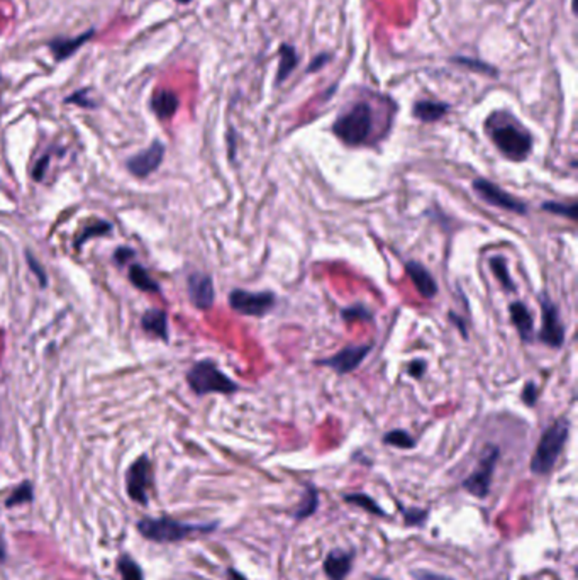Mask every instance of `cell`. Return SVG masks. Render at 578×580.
Returning <instances> with one entry per match:
<instances>
[{"instance_id":"6da1fadb","label":"cell","mask_w":578,"mask_h":580,"mask_svg":"<svg viewBox=\"0 0 578 580\" xmlns=\"http://www.w3.org/2000/svg\"><path fill=\"white\" fill-rule=\"evenodd\" d=\"M487 129L502 155L514 161L528 158L533 148V137L516 119L501 112L494 114L487 122Z\"/></svg>"},{"instance_id":"7a4b0ae2","label":"cell","mask_w":578,"mask_h":580,"mask_svg":"<svg viewBox=\"0 0 578 580\" xmlns=\"http://www.w3.org/2000/svg\"><path fill=\"white\" fill-rule=\"evenodd\" d=\"M568 433L570 421L567 417H560L546 428L531 459V472L534 475H548L555 468L568 440Z\"/></svg>"},{"instance_id":"3957f363","label":"cell","mask_w":578,"mask_h":580,"mask_svg":"<svg viewBox=\"0 0 578 580\" xmlns=\"http://www.w3.org/2000/svg\"><path fill=\"white\" fill-rule=\"evenodd\" d=\"M138 530L144 538L158 543H173L188 538L195 533H209L216 530V523L209 524H188L180 523L172 518L142 519L138 523Z\"/></svg>"},{"instance_id":"277c9868","label":"cell","mask_w":578,"mask_h":580,"mask_svg":"<svg viewBox=\"0 0 578 580\" xmlns=\"http://www.w3.org/2000/svg\"><path fill=\"white\" fill-rule=\"evenodd\" d=\"M373 129V112L365 102H358L344 112L332 126V133L350 146H358L370 137Z\"/></svg>"},{"instance_id":"5b68a950","label":"cell","mask_w":578,"mask_h":580,"mask_svg":"<svg viewBox=\"0 0 578 580\" xmlns=\"http://www.w3.org/2000/svg\"><path fill=\"white\" fill-rule=\"evenodd\" d=\"M187 382L190 389L197 396H205V394L219 392V394H232L239 389V385L228 375L221 372L216 366V363L211 360H204L195 363L187 373Z\"/></svg>"},{"instance_id":"8992f818","label":"cell","mask_w":578,"mask_h":580,"mask_svg":"<svg viewBox=\"0 0 578 580\" xmlns=\"http://www.w3.org/2000/svg\"><path fill=\"white\" fill-rule=\"evenodd\" d=\"M498 456H501V449L496 445H489L485 448L484 455H482L480 461H478L477 468H475L472 475H468L463 482V489L470 494L478 497V499H485L490 492V485H492V477L496 472V465Z\"/></svg>"},{"instance_id":"52a82bcc","label":"cell","mask_w":578,"mask_h":580,"mask_svg":"<svg viewBox=\"0 0 578 580\" xmlns=\"http://www.w3.org/2000/svg\"><path fill=\"white\" fill-rule=\"evenodd\" d=\"M276 302V295L273 292H246L243 289H235L229 294V306L236 313L243 315H251V318H263L265 314L270 313Z\"/></svg>"},{"instance_id":"ba28073f","label":"cell","mask_w":578,"mask_h":580,"mask_svg":"<svg viewBox=\"0 0 578 580\" xmlns=\"http://www.w3.org/2000/svg\"><path fill=\"white\" fill-rule=\"evenodd\" d=\"M473 191L489 206L505 209V211L516 212V214H528V204L516 199V197H512L505 191H502L501 187H497L490 180L477 179L473 181Z\"/></svg>"},{"instance_id":"9c48e42d","label":"cell","mask_w":578,"mask_h":580,"mask_svg":"<svg viewBox=\"0 0 578 580\" xmlns=\"http://www.w3.org/2000/svg\"><path fill=\"white\" fill-rule=\"evenodd\" d=\"M540 301L543 326H541V333L538 334V339L543 341L544 345L551 346V348H561L565 341V326L560 319V313L546 294L540 295Z\"/></svg>"},{"instance_id":"30bf717a","label":"cell","mask_w":578,"mask_h":580,"mask_svg":"<svg viewBox=\"0 0 578 580\" xmlns=\"http://www.w3.org/2000/svg\"><path fill=\"white\" fill-rule=\"evenodd\" d=\"M151 485V465L146 456L134 461L126 475V487L131 499L140 504H146L148 500V489Z\"/></svg>"},{"instance_id":"8fae6325","label":"cell","mask_w":578,"mask_h":580,"mask_svg":"<svg viewBox=\"0 0 578 580\" xmlns=\"http://www.w3.org/2000/svg\"><path fill=\"white\" fill-rule=\"evenodd\" d=\"M371 351V345H351L343 348L339 353L332 355L329 358H324V360L316 362V365L329 366V369L336 370L339 375L350 373L353 370L358 369L362 365V362L365 360L366 355Z\"/></svg>"},{"instance_id":"7c38bea8","label":"cell","mask_w":578,"mask_h":580,"mask_svg":"<svg viewBox=\"0 0 578 580\" xmlns=\"http://www.w3.org/2000/svg\"><path fill=\"white\" fill-rule=\"evenodd\" d=\"M165 156V146L160 143V141H154V143L146 148L144 151L138 153V155L131 156L128 160V170L133 173L134 177H140V179H144L149 173H153L154 170L161 165Z\"/></svg>"},{"instance_id":"4fadbf2b","label":"cell","mask_w":578,"mask_h":580,"mask_svg":"<svg viewBox=\"0 0 578 580\" xmlns=\"http://www.w3.org/2000/svg\"><path fill=\"white\" fill-rule=\"evenodd\" d=\"M188 295L195 307L199 309H211L216 294H214V282L209 275L195 272L188 277Z\"/></svg>"},{"instance_id":"5bb4252c","label":"cell","mask_w":578,"mask_h":580,"mask_svg":"<svg viewBox=\"0 0 578 580\" xmlns=\"http://www.w3.org/2000/svg\"><path fill=\"white\" fill-rule=\"evenodd\" d=\"M406 272L410 277V280H413L415 289H417V292L422 295V297L433 299L434 295L438 294L436 280L433 278V275H431L429 272H427V268L422 267L421 263L407 262Z\"/></svg>"},{"instance_id":"9a60e30c","label":"cell","mask_w":578,"mask_h":580,"mask_svg":"<svg viewBox=\"0 0 578 580\" xmlns=\"http://www.w3.org/2000/svg\"><path fill=\"white\" fill-rule=\"evenodd\" d=\"M353 553L344 550H332L324 560V574L329 580H344L351 572Z\"/></svg>"},{"instance_id":"2e32d148","label":"cell","mask_w":578,"mask_h":580,"mask_svg":"<svg viewBox=\"0 0 578 580\" xmlns=\"http://www.w3.org/2000/svg\"><path fill=\"white\" fill-rule=\"evenodd\" d=\"M510 321L516 326L517 333H519L521 339L524 343H531L534 339V321L533 315L529 313L528 306L524 302H512L509 306Z\"/></svg>"},{"instance_id":"e0dca14e","label":"cell","mask_w":578,"mask_h":580,"mask_svg":"<svg viewBox=\"0 0 578 580\" xmlns=\"http://www.w3.org/2000/svg\"><path fill=\"white\" fill-rule=\"evenodd\" d=\"M94 33H95L94 29H89L87 33L80 34V36L75 39H61V38L53 39V41H51L47 46H50L54 60L63 61V60H66V58H70L71 54L77 53V50L80 48V46L85 45V43H89L90 38L94 36Z\"/></svg>"},{"instance_id":"ac0fdd59","label":"cell","mask_w":578,"mask_h":580,"mask_svg":"<svg viewBox=\"0 0 578 580\" xmlns=\"http://www.w3.org/2000/svg\"><path fill=\"white\" fill-rule=\"evenodd\" d=\"M178 97L170 90H160L151 98V109L160 119H170L178 109Z\"/></svg>"},{"instance_id":"d6986e66","label":"cell","mask_w":578,"mask_h":580,"mask_svg":"<svg viewBox=\"0 0 578 580\" xmlns=\"http://www.w3.org/2000/svg\"><path fill=\"white\" fill-rule=\"evenodd\" d=\"M142 327H144L148 333L154 334V336L161 339H168V321H166V314L160 309H151L148 311L144 315H142L141 321Z\"/></svg>"},{"instance_id":"ffe728a7","label":"cell","mask_w":578,"mask_h":580,"mask_svg":"<svg viewBox=\"0 0 578 580\" xmlns=\"http://www.w3.org/2000/svg\"><path fill=\"white\" fill-rule=\"evenodd\" d=\"M448 112V104L433 101H421L414 105V116L424 122H434L441 119Z\"/></svg>"},{"instance_id":"44dd1931","label":"cell","mask_w":578,"mask_h":580,"mask_svg":"<svg viewBox=\"0 0 578 580\" xmlns=\"http://www.w3.org/2000/svg\"><path fill=\"white\" fill-rule=\"evenodd\" d=\"M318 506H319L318 491H316L312 485H307L306 492H304V496H302V499H300L299 506L295 507L294 518L297 521L306 519V518H309V516H312L316 511H318Z\"/></svg>"},{"instance_id":"7402d4cb","label":"cell","mask_w":578,"mask_h":580,"mask_svg":"<svg viewBox=\"0 0 578 580\" xmlns=\"http://www.w3.org/2000/svg\"><path fill=\"white\" fill-rule=\"evenodd\" d=\"M344 503L353 504V506H356V507L365 509V511L370 512V514L382 516V518H385V516H387V512L378 506L377 500L371 499L370 496L363 494V492H355V494H346V496H344Z\"/></svg>"},{"instance_id":"603a6c76","label":"cell","mask_w":578,"mask_h":580,"mask_svg":"<svg viewBox=\"0 0 578 580\" xmlns=\"http://www.w3.org/2000/svg\"><path fill=\"white\" fill-rule=\"evenodd\" d=\"M129 278H131V282H133V285L138 287L140 290H144V292L160 290L158 283L149 277L148 272H146L141 265H133L129 268Z\"/></svg>"},{"instance_id":"cb8c5ba5","label":"cell","mask_w":578,"mask_h":580,"mask_svg":"<svg viewBox=\"0 0 578 580\" xmlns=\"http://www.w3.org/2000/svg\"><path fill=\"white\" fill-rule=\"evenodd\" d=\"M490 268H492L494 275H496V278L498 280V283H501L502 287H504L507 292H512L516 287H514L512 280H510V275H509V268H507V260L504 258V256H494V258H490Z\"/></svg>"},{"instance_id":"d4e9b609","label":"cell","mask_w":578,"mask_h":580,"mask_svg":"<svg viewBox=\"0 0 578 580\" xmlns=\"http://www.w3.org/2000/svg\"><path fill=\"white\" fill-rule=\"evenodd\" d=\"M297 65V53L292 46L283 45L280 48V68L276 75V82H283L288 77V73L295 68Z\"/></svg>"},{"instance_id":"484cf974","label":"cell","mask_w":578,"mask_h":580,"mask_svg":"<svg viewBox=\"0 0 578 580\" xmlns=\"http://www.w3.org/2000/svg\"><path fill=\"white\" fill-rule=\"evenodd\" d=\"M383 443L392 445V447H395V448H403V449H410L415 447L414 438L410 436L407 431H403V429H394V431L387 433V435L383 436Z\"/></svg>"},{"instance_id":"4316f807","label":"cell","mask_w":578,"mask_h":580,"mask_svg":"<svg viewBox=\"0 0 578 580\" xmlns=\"http://www.w3.org/2000/svg\"><path fill=\"white\" fill-rule=\"evenodd\" d=\"M119 572H121L122 580H142L140 565L126 555L119 558Z\"/></svg>"},{"instance_id":"83f0119b","label":"cell","mask_w":578,"mask_h":580,"mask_svg":"<svg viewBox=\"0 0 578 580\" xmlns=\"http://www.w3.org/2000/svg\"><path fill=\"white\" fill-rule=\"evenodd\" d=\"M577 209L578 206L575 202L573 204H561V202H544L543 211L551 212V214L565 216V218L577 221Z\"/></svg>"},{"instance_id":"f1b7e54d","label":"cell","mask_w":578,"mask_h":580,"mask_svg":"<svg viewBox=\"0 0 578 580\" xmlns=\"http://www.w3.org/2000/svg\"><path fill=\"white\" fill-rule=\"evenodd\" d=\"M110 228H112V226H110L109 223H105V221H98L97 224H92V226L85 228V230H83L82 235L78 236L77 241H75V246L80 248V246H82V243L89 241V239H90V238H94V236L105 235L107 231H110Z\"/></svg>"},{"instance_id":"f546056e","label":"cell","mask_w":578,"mask_h":580,"mask_svg":"<svg viewBox=\"0 0 578 580\" xmlns=\"http://www.w3.org/2000/svg\"><path fill=\"white\" fill-rule=\"evenodd\" d=\"M402 514H403V523H406V526H424L429 511H427V509L402 507Z\"/></svg>"},{"instance_id":"4dcf8cb0","label":"cell","mask_w":578,"mask_h":580,"mask_svg":"<svg viewBox=\"0 0 578 580\" xmlns=\"http://www.w3.org/2000/svg\"><path fill=\"white\" fill-rule=\"evenodd\" d=\"M31 499H33V487H31L29 482H24L21 487L15 489L14 494H12L9 499H7V507L19 506V504H24V503H29Z\"/></svg>"},{"instance_id":"1f68e13d","label":"cell","mask_w":578,"mask_h":580,"mask_svg":"<svg viewBox=\"0 0 578 580\" xmlns=\"http://www.w3.org/2000/svg\"><path fill=\"white\" fill-rule=\"evenodd\" d=\"M341 315L346 321H351V319H365V321H371V313L366 311L362 304H356L355 307H348V309H343Z\"/></svg>"},{"instance_id":"d6a6232c","label":"cell","mask_w":578,"mask_h":580,"mask_svg":"<svg viewBox=\"0 0 578 580\" xmlns=\"http://www.w3.org/2000/svg\"><path fill=\"white\" fill-rule=\"evenodd\" d=\"M26 258H27V265H29L31 272H33V274L36 275V277L39 278V285H41V287H46L47 278H46V272H45V268H43L41 265H39L38 260H36L34 256L31 255V253H26Z\"/></svg>"},{"instance_id":"836d02e7","label":"cell","mask_w":578,"mask_h":580,"mask_svg":"<svg viewBox=\"0 0 578 580\" xmlns=\"http://www.w3.org/2000/svg\"><path fill=\"white\" fill-rule=\"evenodd\" d=\"M521 399H522V402H524L526 406H529V408H533V406L536 404V401H538V387L534 385V382H528V385H526L524 390H522Z\"/></svg>"},{"instance_id":"e575fe53","label":"cell","mask_w":578,"mask_h":580,"mask_svg":"<svg viewBox=\"0 0 578 580\" xmlns=\"http://www.w3.org/2000/svg\"><path fill=\"white\" fill-rule=\"evenodd\" d=\"M457 61L458 63H463V65H466V66H468V68L477 70V72L489 73V75H497L496 70H492L489 65H485V63H482V61H473V60H468V58H458Z\"/></svg>"},{"instance_id":"d590c367","label":"cell","mask_w":578,"mask_h":580,"mask_svg":"<svg viewBox=\"0 0 578 580\" xmlns=\"http://www.w3.org/2000/svg\"><path fill=\"white\" fill-rule=\"evenodd\" d=\"M426 366L427 365L424 360H414V362H410L409 369H407V373H409L413 378H421L426 372Z\"/></svg>"},{"instance_id":"8d00e7d4","label":"cell","mask_w":578,"mask_h":580,"mask_svg":"<svg viewBox=\"0 0 578 580\" xmlns=\"http://www.w3.org/2000/svg\"><path fill=\"white\" fill-rule=\"evenodd\" d=\"M66 102H70V104H78V105H82V107H89V109H92L95 105L90 98H87V92H77L75 96L66 98Z\"/></svg>"},{"instance_id":"74e56055","label":"cell","mask_w":578,"mask_h":580,"mask_svg":"<svg viewBox=\"0 0 578 580\" xmlns=\"http://www.w3.org/2000/svg\"><path fill=\"white\" fill-rule=\"evenodd\" d=\"M414 579L415 580H454L451 577H446V575L434 574V572H427V570H415Z\"/></svg>"},{"instance_id":"f35d334b","label":"cell","mask_w":578,"mask_h":580,"mask_svg":"<svg viewBox=\"0 0 578 580\" xmlns=\"http://www.w3.org/2000/svg\"><path fill=\"white\" fill-rule=\"evenodd\" d=\"M47 163H50V156H47V155L43 156L41 160H39L38 163H36L34 172H33L34 180H43V177H45V172H46V168H47Z\"/></svg>"},{"instance_id":"ab89813d","label":"cell","mask_w":578,"mask_h":580,"mask_svg":"<svg viewBox=\"0 0 578 580\" xmlns=\"http://www.w3.org/2000/svg\"><path fill=\"white\" fill-rule=\"evenodd\" d=\"M134 256V251L131 250V248H119L116 251V255H114V260H116L117 263H128V260H131Z\"/></svg>"},{"instance_id":"60d3db41","label":"cell","mask_w":578,"mask_h":580,"mask_svg":"<svg viewBox=\"0 0 578 580\" xmlns=\"http://www.w3.org/2000/svg\"><path fill=\"white\" fill-rule=\"evenodd\" d=\"M450 319L454 322V325H458V327H460V333L463 334V338H466V326H465V322H463L461 319H458V315H454V313H450Z\"/></svg>"},{"instance_id":"b9f144b4","label":"cell","mask_w":578,"mask_h":580,"mask_svg":"<svg viewBox=\"0 0 578 580\" xmlns=\"http://www.w3.org/2000/svg\"><path fill=\"white\" fill-rule=\"evenodd\" d=\"M327 60H329V57H327V54H324V57H323V58H320V57H319V58H316V61H314V63H312V68H311V70H309V72H314V70H318V68H319V66H323V65H324V63H326Z\"/></svg>"},{"instance_id":"7bdbcfd3","label":"cell","mask_w":578,"mask_h":580,"mask_svg":"<svg viewBox=\"0 0 578 580\" xmlns=\"http://www.w3.org/2000/svg\"><path fill=\"white\" fill-rule=\"evenodd\" d=\"M3 558H6V543L0 538V562H3Z\"/></svg>"},{"instance_id":"ee69618b","label":"cell","mask_w":578,"mask_h":580,"mask_svg":"<svg viewBox=\"0 0 578 580\" xmlns=\"http://www.w3.org/2000/svg\"><path fill=\"white\" fill-rule=\"evenodd\" d=\"M177 2H180V3H188L190 0H177Z\"/></svg>"}]
</instances>
